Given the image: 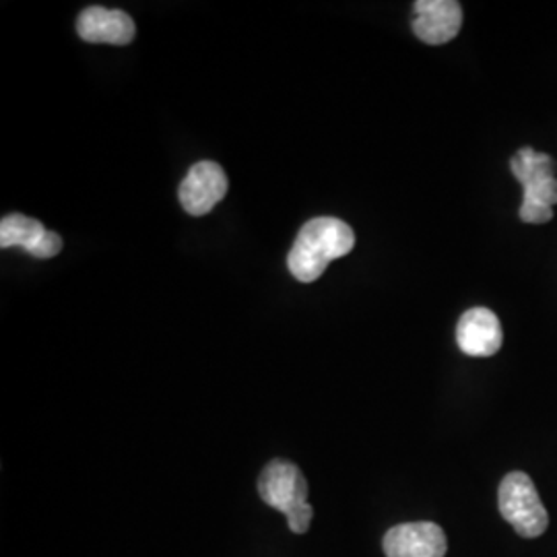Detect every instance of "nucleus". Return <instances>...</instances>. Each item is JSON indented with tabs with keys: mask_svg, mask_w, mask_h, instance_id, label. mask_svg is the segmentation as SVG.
I'll return each instance as SVG.
<instances>
[{
	"mask_svg": "<svg viewBox=\"0 0 557 557\" xmlns=\"http://www.w3.org/2000/svg\"><path fill=\"white\" fill-rule=\"evenodd\" d=\"M356 246V234L345 221L335 218L310 220L294 242L287 267L289 273L301 283H312L322 277L333 260L349 255Z\"/></svg>",
	"mask_w": 557,
	"mask_h": 557,
	"instance_id": "nucleus-1",
	"label": "nucleus"
},
{
	"mask_svg": "<svg viewBox=\"0 0 557 557\" xmlns=\"http://www.w3.org/2000/svg\"><path fill=\"white\" fill-rule=\"evenodd\" d=\"M502 341V324L490 308H471L458 320L457 343L465 356L492 358L498 354Z\"/></svg>",
	"mask_w": 557,
	"mask_h": 557,
	"instance_id": "nucleus-8",
	"label": "nucleus"
},
{
	"mask_svg": "<svg viewBox=\"0 0 557 557\" xmlns=\"http://www.w3.org/2000/svg\"><path fill=\"white\" fill-rule=\"evenodd\" d=\"M0 246H20L34 259H52L62 250V238L54 232H48L38 220L11 213L0 221Z\"/></svg>",
	"mask_w": 557,
	"mask_h": 557,
	"instance_id": "nucleus-7",
	"label": "nucleus"
},
{
	"mask_svg": "<svg viewBox=\"0 0 557 557\" xmlns=\"http://www.w3.org/2000/svg\"><path fill=\"white\" fill-rule=\"evenodd\" d=\"M77 34L89 44L126 46L135 40V21L119 9L87 7L77 20Z\"/></svg>",
	"mask_w": 557,
	"mask_h": 557,
	"instance_id": "nucleus-10",
	"label": "nucleus"
},
{
	"mask_svg": "<svg viewBox=\"0 0 557 557\" xmlns=\"http://www.w3.org/2000/svg\"><path fill=\"white\" fill-rule=\"evenodd\" d=\"M499 512L520 537H541L549 527V515L541 504L533 479L527 473H508L499 483Z\"/></svg>",
	"mask_w": 557,
	"mask_h": 557,
	"instance_id": "nucleus-4",
	"label": "nucleus"
},
{
	"mask_svg": "<svg viewBox=\"0 0 557 557\" xmlns=\"http://www.w3.org/2000/svg\"><path fill=\"white\" fill-rule=\"evenodd\" d=\"M259 494L264 504L285 515L296 535L308 533L314 510L308 504V481L298 465L283 458L271 460L260 473Z\"/></svg>",
	"mask_w": 557,
	"mask_h": 557,
	"instance_id": "nucleus-2",
	"label": "nucleus"
},
{
	"mask_svg": "<svg viewBox=\"0 0 557 557\" xmlns=\"http://www.w3.org/2000/svg\"><path fill=\"white\" fill-rule=\"evenodd\" d=\"M413 13V32L430 46L455 40L462 25V9L457 0H418Z\"/></svg>",
	"mask_w": 557,
	"mask_h": 557,
	"instance_id": "nucleus-9",
	"label": "nucleus"
},
{
	"mask_svg": "<svg viewBox=\"0 0 557 557\" xmlns=\"http://www.w3.org/2000/svg\"><path fill=\"white\" fill-rule=\"evenodd\" d=\"M446 533L436 522H405L384 535L386 557H444Z\"/></svg>",
	"mask_w": 557,
	"mask_h": 557,
	"instance_id": "nucleus-6",
	"label": "nucleus"
},
{
	"mask_svg": "<svg viewBox=\"0 0 557 557\" xmlns=\"http://www.w3.org/2000/svg\"><path fill=\"white\" fill-rule=\"evenodd\" d=\"M515 178L522 184L524 197L520 205V220L541 225L554 218L557 205L556 163L547 153H539L531 147L517 151L510 161Z\"/></svg>",
	"mask_w": 557,
	"mask_h": 557,
	"instance_id": "nucleus-3",
	"label": "nucleus"
},
{
	"mask_svg": "<svg viewBox=\"0 0 557 557\" xmlns=\"http://www.w3.org/2000/svg\"><path fill=\"white\" fill-rule=\"evenodd\" d=\"M227 186V176L220 163L199 161L182 180L178 199L188 215L202 218L211 213L220 200L225 199Z\"/></svg>",
	"mask_w": 557,
	"mask_h": 557,
	"instance_id": "nucleus-5",
	"label": "nucleus"
}]
</instances>
